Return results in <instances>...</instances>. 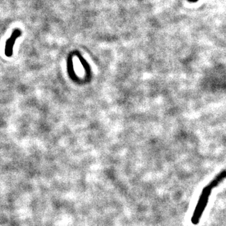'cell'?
Here are the masks:
<instances>
[{
    "label": "cell",
    "instance_id": "1",
    "mask_svg": "<svg viewBox=\"0 0 226 226\" xmlns=\"http://www.w3.org/2000/svg\"><path fill=\"white\" fill-rule=\"evenodd\" d=\"M219 183L218 181H215L214 182L212 183V185H208L207 187L204 188L202 193L200 195V197L198 199L197 206H196L195 209L194 210V213L192 217L191 221L192 224L195 225L198 224L199 222L200 218L202 217L203 213L207 207V205L209 202V198L210 197V195L212 193V190L213 187H215L217 186V183Z\"/></svg>",
    "mask_w": 226,
    "mask_h": 226
},
{
    "label": "cell",
    "instance_id": "2",
    "mask_svg": "<svg viewBox=\"0 0 226 226\" xmlns=\"http://www.w3.org/2000/svg\"><path fill=\"white\" fill-rule=\"evenodd\" d=\"M21 35H22V31L20 29H14L13 33H12L11 37L7 40V43H6L5 45V55L7 57H11L12 55L14 44L15 42H16V39L20 37Z\"/></svg>",
    "mask_w": 226,
    "mask_h": 226
}]
</instances>
